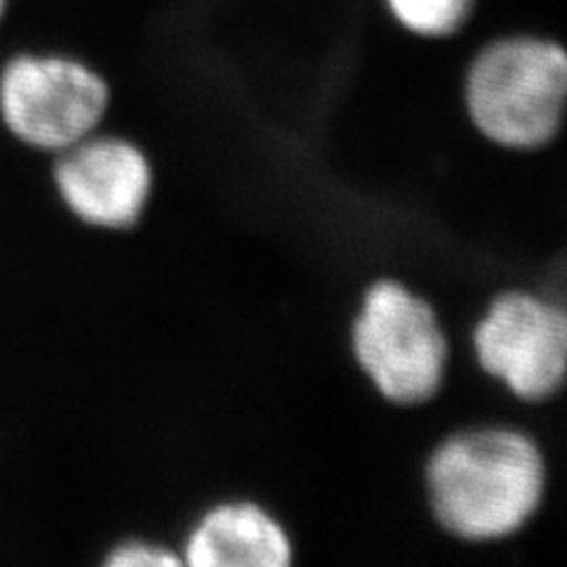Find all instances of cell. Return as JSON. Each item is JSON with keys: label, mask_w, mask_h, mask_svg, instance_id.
<instances>
[{"label": "cell", "mask_w": 567, "mask_h": 567, "mask_svg": "<svg viewBox=\"0 0 567 567\" xmlns=\"http://www.w3.org/2000/svg\"><path fill=\"white\" fill-rule=\"evenodd\" d=\"M544 458L516 431H473L450 437L429 464V494L440 525L471 542L520 529L544 494Z\"/></svg>", "instance_id": "obj_1"}, {"label": "cell", "mask_w": 567, "mask_h": 567, "mask_svg": "<svg viewBox=\"0 0 567 567\" xmlns=\"http://www.w3.org/2000/svg\"><path fill=\"white\" fill-rule=\"evenodd\" d=\"M110 100L104 76L76 55L27 45L0 52V128L33 156L50 158L93 135Z\"/></svg>", "instance_id": "obj_2"}, {"label": "cell", "mask_w": 567, "mask_h": 567, "mask_svg": "<svg viewBox=\"0 0 567 567\" xmlns=\"http://www.w3.org/2000/svg\"><path fill=\"white\" fill-rule=\"evenodd\" d=\"M567 58L544 39H506L485 48L466 81L471 118L502 147L535 150L563 121Z\"/></svg>", "instance_id": "obj_3"}, {"label": "cell", "mask_w": 567, "mask_h": 567, "mask_svg": "<svg viewBox=\"0 0 567 567\" xmlns=\"http://www.w3.org/2000/svg\"><path fill=\"white\" fill-rule=\"evenodd\" d=\"M354 354L381 393L419 404L437 393L447 343L433 308L398 281H377L354 322Z\"/></svg>", "instance_id": "obj_4"}, {"label": "cell", "mask_w": 567, "mask_h": 567, "mask_svg": "<svg viewBox=\"0 0 567 567\" xmlns=\"http://www.w3.org/2000/svg\"><path fill=\"white\" fill-rule=\"evenodd\" d=\"M475 352L487 374L504 381L511 393L523 400L551 398L565 379V312L525 291L502 293L475 329Z\"/></svg>", "instance_id": "obj_5"}, {"label": "cell", "mask_w": 567, "mask_h": 567, "mask_svg": "<svg viewBox=\"0 0 567 567\" xmlns=\"http://www.w3.org/2000/svg\"><path fill=\"white\" fill-rule=\"evenodd\" d=\"M48 183L58 204L81 225L126 229L145 210L152 168L133 142L95 131L50 156Z\"/></svg>", "instance_id": "obj_6"}, {"label": "cell", "mask_w": 567, "mask_h": 567, "mask_svg": "<svg viewBox=\"0 0 567 567\" xmlns=\"http://www.w3.org/2000/svg\"><path fill=\"white\" fill-rule=\"evenodd\" d=\"M192 567H284L291 542L268 511L254 504H225L208 511L185 546Z\"/></svg>", "instance_id": "obj_7"}, {"label": "cell", "mask_w": 567, "mask_h": 567, "mask_svg": "<svg viewBox=\"0 0 567 567\" xmlns=\"http://www.w3.org/2000/svg\"><path fill=\"white\" fill-rule=\"evenodd\" d=\"M395 20L425 39L454 33L468 20L473 0H388Z\"/></svg>", "instance_id": "obj_8"}, {"label": "cell", "mask_w": 567, "mask_h": 567, "mask_svg": "<svg viewBox=\"0 0 567 567\" xmlns=\"http://www.w3.org/2000/svg\"><path fill=\"white\" fill-rule=\"evenodd\" d=\"M106 567H175L181 565L173 551L164 546H154L147 542H126L114 546L104 558Z\"/></svg>", "instance_id": "obj_9"}, {"label": "cell", "mask_w": 567, "mask_h": 567, "mask_svg": "<svg viewBox=\"0 0 567 567\" xmlns=\"http://www.w3.org/2000/svg\"><path fill=\"white\" fill-rule=\"evenodd\" d=\"M12 3H14V0H0V31H3V27H6V20H8V17H10Z\"/></svg>", "instance_id": "obj_10"}]
</instances>
